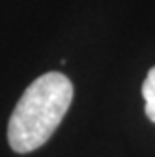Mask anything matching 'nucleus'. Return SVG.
Masks as SVG:
<instances>
[{
  "label": "nucleus",
  "mask_w": 155,
  "mask_h": 157,
  "mask_svg": "<svg viewBox=\"0 0 155 157\" xmlns=\"http://www.w3.org/2000/svg\"><path fill=\"white\" fill-rule=\"evenodd\" d=\"M73 101L71 81L58 71L45 73L25 90L8 122V142L13 151L28 153L43 146Z\"/></svg>",
  "instance_id": "obj_1"
},
{
  "label": "nucleus",
  "mask_w": 155,
  "mask_h": 157,
  "mask_svg": "<svg viewBox=\"0 0 155 157\" xmlns=\"http://www.w3.org/2000/svg\"><path fill=\"white\" fill-rule=\"evenodd\" d=\"M142 97L146 101V116L155 124V67L148 71V77L142 84Z\"/></svg>",
  "instance_id": "obj_2"
}]
</instances>
